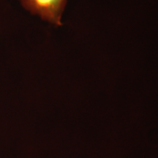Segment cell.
<instances>
[{"label": "cell", "instance_id": "6da1fadb", "mask_svg": "<svg viewBox=\"0 0 158 158\" xmlns=\"http://www.w3.org/2000/svg\"><path fill=\"white\" fill-rule=\"evenodd\" d=\"M22 7L43 21L57 27L62 25V19L68 0H18Z\"/></svg>", "mask_w": 158, "mask_h": 158}]
</instances>
